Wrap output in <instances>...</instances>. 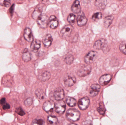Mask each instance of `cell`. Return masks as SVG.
Returning a JSON list of instances; mask_svg holds the SVG:
<instances>
[{
    "label": "cell",
    "instance_id": "cell-1",
    "mask_svg": "<svg viewBox=\"0 0 126 125\" xmlns=\"http://www.w3.org/2000/svg\"><path fill=\"white\" fill-rule=\"evenodd\" d=\"M66 115L68 120L72 122H75L79 119L80 114L76 109H70L67 110Z\"/></svg>",
    "mask_w": 126,
    "mask_h": 125
},
{
    "label": "cell",
    "instance_id": "cell-2",
    "mask_svg": "<svg viewBox=\"0 0 126 125\" xmlns=\"http://www.w3.org/2000/svg\"><path fill=\"white\" fill-rule=\"evenodd\" d=\"M95 49L102 50L104 52H106L108 50V47L107 42L104 39H101L96 41L93 46Z\"/></svg>",
    "mask_w": 126,
    "mask_h": 125
},
{
    "label": "cell",
    "instance_id": "cell-3",
    "mask_svg": "<svg viewBox=\"0 0 126 125\" xmlns=\"http://www.w3.org/2000/svg\"><path fill=\"white\" fill-rule=\"evenodd\" d=\"M48 18L47 15L41 14L37 19V23L41 28H46L48 25Z\"/></svg>",
    "mask_w": 126,
    "mask_h": 125
},
{
    "label": "cell",
    "instance_id": "cell-4",
    "mask_svg": "<svg viewBox=\"0 0 126 125\" xmlns=\"http://www.w3.org/2000/svg\"><path fill=\"white\" fill-rule=\"evenodd\" d=\"M73 28L70 25L65 26L62 29L60 33V36L63 38H66L70 36L72 31Z\"/></svg>",
    "mask_w": 126,
    "mask_h": 125
},
{
    "label": "cell",
    "instance_id": "cell-5",
    "mask_svg": "<svg viewBox=\"0 0 126 125\" xmlns=\"http://www.w3.org/2000/svg\"><path fill=\"white\" fill-rule=\"evenodd\" d=\"M55 111L60 114H63L66 109V104L64 101L62 100L58 101L55 103Z\"/></svg>",
    "mask_w": 126,
    "mask_h": 125
},
{
    "label": "cell",
    "instance_id": "cell-6",
    "mask_svg": "<svg viewBox=\"0 0 126 125\" xmlns=\"http://www.w3.org/2000/svg\"><path fill=\"white\" fill-rule=\"evenodd\" d=\"M92 68L90 65L84 66L77 72V75L79 77H84L90 73Z\"/></svg>",
    "mask_w": 126,
    "mask_h": 125
},
{
    "label": "cell",
    "instance_id": "cell-7",
    "mask_svg": "<svg viewBox=\"0 0 126 125\" xmlns=\"http://www.w3.org/2000/svg\"><path fill=\"white\" fill-rule=\"evenodd\" d=\"M89 99L87 97H84L79 100L78 103L79 109L81 110H84L86 109L90 104Z\"/></svg>",
    "mask_w": 126,
    "mask_h": 125
},
{
    "label": "cell",
    "instance_id": "cell-8",
    "mask_svg": "<svg viewBox=\"0 0 126 125\" xmlns=\"http://www.w3.org/2000/svg\"><path fill=\"white\" fill-rule=\"evenodd\" d=\"M55 104L52 101H48L44 103L43 108L44 110L47 113H51L55 108Z\"/></svg>",
    "mask_w": 126,
    "mask_h": 125
},
{
    "label": "cell",
    "instance_id": "cell-9",
    "mask_svg": "<svg viewBox=\"0 0 126 125\" xmlns=\"http://www.w3.org/2000/svg\"><path fill=\"white\" fill-rule=\"evenodd\" d=\"M97 56V52L91 51L86 55L84 58V61L86 64H91L94 61Z\"/></svg>",
    "mask_w": 126,
    "mask_h": 125
},
{
    "label": "cell",
    "instance_id": "cell-10",
    "mask_svg": "<svg viewBox=\"0 0 126 125\" xmlns=\"http://www.w3.org/2000/svg\"><path fill=\"white\" fill-rule=\"evenodd\" d=\"M54 96L56 100H62L64 97V92L63 89L59 87L55 89L54 92Z\"/></svg>",
    "mask_w": 126,
    "mask_h": 125
},
{
    "label": "cell",
    "instance_id": "cell-11",
    "mask_svg": "<svg viewBox=\"0 0 126 125\" xmlns=\"http://www.w3.org/2000/svg\"><path fill=\"white\" fill-rule=\"evenodd\" d=\"M44 6V4H39L35 8L34 11L32 14V17L34 19L37 20L38 18L42 14H41L43 12V9Z\"/></svg>",
    "mask_w": 126,
    "mask_h": 125
},
{
    "label": "cell",
    "instance_id": "cell-12",
    "mask_svg": "<svg viewBox=\"0 0 126 125\" xmlns=\"http://www.w3.org/2000/svg\"><path fill=\"white\" fill-rule=\"evenodd\" d=\"M77 23L79 26H83L86 25L87 19L83 12H80L77 19Z\"/></svg>",
    "mask_w": 126,
    "mask_h": 125
},
{
    "label": "cell",
    "instance_id": "cell-13",
    "mask_svg": "<svg viewBox=\"0 0 126 125\" xmlns=\"http://www.w3.org/2000/svg\"><path fill=\"white\" fill-rule=\"evenodd\" d=\"M100 86L98 84H93L89 90V94L92 97L96 96L100 91Z\"/></svg>",
    "mask_w": 126,
    "mask_h": 125
},
{
    "label": "cell",
    "instance_id": "cell-14",
    "mask_svg": "<svg viewBox=\"0 0 126 125\" xmlns=\"http://www.w3.org/2000/svg\"><path fill=\"white\" fill-rule=\"evenodd\" d=\"M58 21L54 15H52L49 18L48 25L53 29L56 28L58 26Z\"/></svg>",
    "mask_w": 126,
    "mask_h": 125
},
{
    "label": "cell",
    "instance_id": "cell-15",
    "mask_svg": "<svg viewBox=\"0 0 126 125\" xmlns=\"http://www.w3.org/2000/svg\"><path fill=\"white\" fill-rule=\"evenodd\" d=\"M24 36L25 39L29 42L33 41V36L31 29L29 28L25 29L24 33Z\"/></svg>",
    "mask_w": 126,
    "mask_h": 125
},
{
    "label": "cell",
    "instance_id": "cell-16",
    "mask_svg": "<svg viewBox=\"0 0 126 125\" xmlns=\"http://www.w3.org/2000/svg\"><path fill=\"white\" fill-rule=\"evenodd\" d=\"M64 84L66 87H70L73 86L76 82V79L75 77L68 76L64 79Z\"/></svg>",
    "mask_w": 126,
    "mask_h": 125
},
{
    "label": "cell",
    "instance_id": "cell-17",
    "mask_svg": "<svg viewBox=\"0 0 126 125\" xmlns=\"http://www.w3.org/2000/svg\"><path fill=\"white\" fill-rule=\"evenodd\" d=\"M111 76L109 74L104 75L101 76L99 79V83L102 86H105L111 80Z\"/></svg>",
    "mask_w": 126,
    "mask_h": 125
},
{
    "label": "cell",
    "instance_id": "cell-18",
    "mask_svg": "<svg viewBox=\"0 0 126 125\" xmlns=\"http://www.w3.org/2000/svg\"><path fill=\"white\" fill-rule=\"evenodd\" d=\"M41 43L40 41L38 40H33L30 46L31 50L34 52H37L38 51L39 49L40 48Z\"/></svg>",
    "mask_w": 126,
    "mask_h": 125
},
{
    "label": "cell",
    "instance_id": "cell-19",
    "mask_svg": "<svg viewBox=\"0 0 126 125\" xmlns=\"http://www.w3.org/2000/svg\"><path fill=\"white\" fill-rule=\"evenodd\" d=\"M71 10L76 14L80 12L81 6L79 1L76 0L74 1L71 7Z\"/></svg>",
    "mask_w": 126,
    "mask_h": 125
},
{
    "label": "cell",
    "instance_id": "cell-20",
    "mask_svg": "<svg viewBox=\"0 0 126 125\" xmlns=\"http://www.w3.org/2000/svg\"><path fill=\"white\" fill-rule=\"evenodd\" d=\"M52 38L51 34H48L46 35L43 38V42L45 47H49L52 42Z\"/></svg>",
    "mask_w": 126,
    "mask_h": 125
},
{
    "label": "cell",
    "instance_id": "cell-21",
    "mask_svg": "<svg viewBox=\"0 0 126 125\" xmlns=\"http://www.w3.org/2000/svg\"><path fill=\"white\" fill-rule=\"evenodd\" d=\"M31 125H47V124L44 118L38 116L32 121Z\"/></svg>",
    "mask_w": 126,
    "mask_h": 125
},
{
    "label": "cell",
    "instance_id": "cell-22",
    "mask_svg": "<svg viewBox=\"0 0 126 125\" xmlns=\"http://www.w3.org/2000/svg\"><path fill=\"white\" fill-rule=\"evenodd\" d=\"M22 59L24 61L27 62L31 59V54L28 51V49L26 48L24 50L22 56Z\"/></svg>",
    "mask_w": 126,
    "mask_h": 125
},
{
    "label": "cell",
    "instance_id": "cell-23",
    "mask_svg": "<svg viewBox=\"0 0 126 125\" xmlns=\"http://www.w3.org/2000/svg\"><path fill=\"white\" fill-rule=\"evenodd\" d=\"M51 74L47 71L44 72L39 75V79L42 81H46L50 79Z\"/></svg>",
    "mask_w": 126,
    "mask_h": 125
},
{
    "label": "cell",
    "instance_id": "cell-24",
    "mask_svg": "<svg viewBox=\"0 0 126 125\" xmlns=\"http://www.w3.org/2000/svg\"><path fill=\"white\" fill-rule=\"evenodd\" d=\"M107 1L105 0H97L95 2V5L99 9H103L106 5Z\"/></svg>",
    "mask_w": 126,
    "mask_h": 125
},
{
    "label": "cell",
    "instance_id": "cell-25",
    "mask_svg": "<svg viewBox=\"0 0 126 125\" xmlns=\"http://www.w3.org/2000/svg\"><path fill=\"white\" fill-rule=\"evenodd\" d=\"M113 20V17L112 16H109L106 17L104 20V26L107 28L109 27L111 23H112Z\"/></svg>",
    "mask_w": 126,
    "mask_h": 125
},
{
    "label": "cell",
    "instance_id": "cell-26",
    "mask_svg": "<svg viewBox=\"0 0 126 125\" xmlns=\"http://www.w3.org/2000/svg\"><path fill=\"white\" fill-rule=\"evenodd\" d=\"M67 105L70 107H73L76 105V101L74 98L70 97H67L66 99Z\"/></svg>",
    "mask_w": 126,
    "mask_h": 125
},
{
    "label": "cell",
    "instance_id": "cell-27",
    "mask_svg": "<svg viewBox=\"0 0 126 125\" xmlns=\"http://www.w3.org/2000/svg\"><path fill=\"white\" fill-rule=\"evenodd\" d=\"M35 95L40 100L44 99L46 97V94L43 91L40 89L37 90L35 92Z\"/></svg>",
    "mask_w": 126,
    "mask_h": 125
},
{
    "label": "cell",
    "instance_id": "cell-28",
    "mask_svg": "<svg viewBox=\"0 0 126 125\" xmlns=\"http://www.w3.org/2000/svg\"><path fill=\"white\" fill-rule=\"evenodd\" d=\"M48 123L51 125L56 124L58 122V119L55 116H49L47 118Z\"/></svg>",
    "mask_w": 126,
    "mask_h": 125
},
{
    "label": "cell",
    "instance_id": "cell-29",
    "mask_svg": "<svg viewBox=\"0 0 126 125\" xmlns=\"http://www.w3.org/2000/svg\"><path fill=\"white\" fill-rule=\"evenodd\" d=\"M98 112L100 113V114L101 115H103L105 114L106 112V109L103 103L102 102H101L99 103V107L97 109Z\"/></svg>",
    "mask_w": 126,
    "mask_h": 125
},
{
    "label": "cell",
    "instance_id": "cell-30",
    "mask_svg": "<svg viewBox=\"0 0 126 125\" xmlns=\"http://www.w3.org/2000/svg\"><path fill=\"white\" fill-rule=\"evenodd\" d=\"M73 60H74V58L73 56L71 54H69L65 57L64 59V61L67 64L70 65L72 63Z\"/></svg>",
    "mask_w": 126,
    "mask_h": 125
},
{
    "label": "cell",
    "instance_id": "cell-31",
    "mask_svg": "<svg viewBox=\"0 0 126 125\" xmlns=\"http://www.w3.org/2000/svg\"><path fill=\"white\" fill-rule=\"evenodd\" d=\"M76 16L73 14H70L67 17L68 22L70 24H73L75 22Z\"/></svg>",
    "mask_w": 126,
    "mask_h": 125
},
{
    "label": "cell",
    "instance_id": "cell-32",
    "mask_svg": "<svg viewBox=\"0 0 126 125\" xmlns=\"http://www.w3.org/2000/svg\"><path fill=\"white\" fill-rule=\"evenodd\" d=\"M120 49L123 53L126 55V41L121 43L120 45Z\"/></svg>",
    "mask_w": 126,
    "mask_h": 125
},
{
    "label": "cell",
    "instance_id": "cell-33",
    "mask_svg": "<svg viewBox=\"0 0 126 125\" xmlns=\"http://www.w3.org/2000/svg\"><path fill=\"white\" fill-rule=\"evenodd\" d=\"M102 17V14L101 12H98L95 13L93 15L92 17V19L93 20L95 21L101 19Z\"/></svg>",
    "mask_w": 126,
    "mask_h": 125
},
{
    "label": "cell",
    "instance_id": "cell-34",
    "mask_svg": "<svg viewBox=\"0 0 126 125\" xmlns=\"http://www.w3.org/2000/svg\"><path fill=\"white\" fill-rule=\"evenodd\" d=\"M11 4L10 1L0 0V5L4 6L6 7H8Z\"/></svg>",
    "mask_w": 126,
    "mask_h": 125
},
{
    "label": "cell",
    "instance_id": "cell-35",
    "mask_svg": "<svg viewBox=\"0 0 126 125\" xmlns=\"http://www.w3.org/2000/svg\"><path fill=\"white\" fill-rule=\"evenodd\" d=\"M32 102H33V100L32 98H29L25 101L24 104L26 106H29L32 104Z\"/></svg>",
    "mask_w": 126,
    "mask_h": 125
},
{
    "label": "cell",
    "instance_id": "cell-36",
    "mask_svg": "<svg viewBox=\"0 0 126 125\" xmlns=\"http://www.w3.org/2000/svg\"><path fill=\"white\" fill-rule=\"evenodd\" d=\"M15 112L18 115H20V116H23L25 114V112L21 107H19V108L16 109Z\"/></svg>",
    "mask_w": 126,
    "mask_h": 125
},
{
    "label": "cell",
    "instance_id": "cell-37",
    "mask_svg": "<svg viewBox=\"0 0 126 125\" xmlns=\"http://www.w3.org/2000/svg\"><path fill=\"white\" fill-rule=\"evenodd\" d=\"M3 106V109L4 110H6V109H9L10 108V105L7 103H6L5 104H4Z\"/></svg>",
    "mask_w": 126,
    "mask_h": 125
},
{
    "label": "cell",
    "instance_id": "cell-38",
    "mask_svg": "<svg viewBox=\"0 0 126 125\" xmlns=\"http://www.w3.org/2000/svg\"><path fill=\"white\" fill-rule=\"evenodd\" d=\"M6 103V99H5V98H2V99L0 100V103L1 105H3L5 104Z\"/></svg>",
    "mask_w": 126,
    "mask_h": 125
},
{
    "label": "cell",
    "instance_id": "cell-39",
    "mask_svg": "<svg viewBox=\"0 0 126 125\" xmlns=\"http://www.w3.org/2000/svg\"><path fill=\"white\" fill-rule=\"evenodd\" d=\"M15 5L14 4H13L12 6L10 7V12L11 14H12L13 13V11H14V8H15Z\"/></svg>",
    "mask_w": 126,
    "mask_h": 125
},
{
    "label": "cell",
    "instance_id": "cell-40",
    "mask_svg": "<svg viewBox=\"0 0 126 125\" xmlns=\"http://www.w3.org/2000/svg\"><path fill=\"white\" fill-rule=\"evenodd\" d=\"M69 125H78L76 124H75V123H71V124H69Z\"/></svg>",
    "mask_w": 126,
    "mask_h": 125
}]
</instances>
